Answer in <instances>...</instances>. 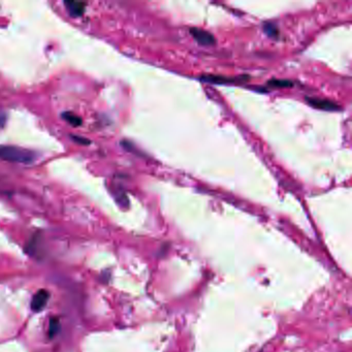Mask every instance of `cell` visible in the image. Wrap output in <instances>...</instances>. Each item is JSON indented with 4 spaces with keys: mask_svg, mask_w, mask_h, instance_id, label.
<instances>
[{
    "mask_svg": "<svg viewBox=\"0 0 352 352\" xmlns=\"http://www.w3.org/2000/svg\"><path fill=\"white\" fill-rule=\"evenodd\" d=\"M34 158L35 154L30 150L16 146H0V159L4 161L28 165Z\"/></svg>",
    "mask_w": 352,
    "mask_h": 352,
    "instance_id": "1",
    "label": "cell"
},
{
    "mask_svg": "<svg viewBox=\"0 0 352 352\" xmlns=\"http://www.w3.org/2000/svg\"><path fill=\"white\" fill-rule=\"evenodd\" d=\"M4 116H0V126H2L3 123H4Z\"/></svg>",
    "mask_w": 352,
    "mask_h": 352,
    "instance_id": "11",
    "label": "cell"
},
{
    "mask_svg": "<svg viewBox=\"0 0 352 352\" xmlns=\"http://www.w3.org/2000/svg\"><path fill=\"white\" fill-rule=\"evenodd\" d=\"M263 30H265V32L271 37H277L278 36V29H277V27L275 26L274 24L267 23L265 25V27H263Z\"/></svg>",
    "mask_w": 352,
    "mask_h": 352,
    "instance_id": "8",
    "label": "cell"
},
{
    "mask_svg": "<svg viewBox=\"0 0 352 352\" xmlns=\"http://www.w3.org/2000/svg\"><path fill=\"white\" fill-rule=\"evenodd\" d=\"M62 117H63L71 125H74V126H79V125L82 123L81 118L71 114V113H64V114L62 115Z\"/></svg>",
    "mask_w": 352,
    "mask_h": 352,
    "instance_id": "7",
    "label": "cell"
},
{
    "mask_svg": "<svg viewBox=\"0 0 352 352\" xmlns=\"http://www.w3.org/2000/svg\"><path fill=\"white\" fill-rule=\"evenodd\" d=\"M50 298V293L46 289H41V291L37 292L31 300V309L34 312H40L42 311Z\"/></svg>",
    "mask_w": 352,
    "mask_h": 352,
    "instance_id": "2",
    "label": "cell"
},
{
    "mask_svg": "<svg viewBox=\"0 0 352 352\" xmlns=\"http://www.w3.org/2000/svg\"><path fill=\"white\" fill-rule=\"evenodd\" d=\"M60 329V322L58 320V318L53 317L50 319V326H49V335L50 337H54L56 336V334L59 332Z\"/></svg>",
    "mask_w": 352,
    "mask_h": 352,
    "instance_id": "6",
    "label": "cell"
},
{
    "mask_svg": "<svg viewBox=\"0 0 352 352\" xmlns=\"http://www.w3.org/2000/svg\"><path fill=\"white\" fill-rule=\"evenodd\" d=\"M269 85L273 87H291L293 84L292 82L286 80H274V81H270Z\"/></svg>",
    "mask_w": 352,
    "mask_h": 352,
    "instance_id": "9",
    "label": "cell"
},
{
    "mask_svg": "<svg viewBox=\"0 0 352 352\" xmlns=\"http://www.w3.org/2000/svg\"><path fill=\"white\" fill-rule=\"evenodd\" d=\"M190 34L193 36V39L202 46H212L215 44V39H214V36L205 30L192 28L190 29Z\"/></svg>",
    "mask_w": 352,
    "mask_h": 352,
    "instance_id": "3",
    "label": "cell"
},
{
    "mask_svg": "<svg viewBox=\"0 0 352 352\" xmlns=\"http://www.w3.org/2000/svg\"><path fill=\"white\" fill-rule=\"evenodd\" d=\"M68 11L72 16H81L85 10V4L80 2H65Z\"/></svg>",
    "mask_w": 352,
    "mask_h": 352,
    "instance_id": "5",
    "label": "cell"
},
{
    "mask_svg": "<svg viewBox=\"0 0 352 352\" xmlns=\"http://www.w3.org/2000/svg\"><path fill=\"white\" fill-rule=\"evenodd\" d=\"M308 103L316 109L322 110V111H338L339 106L336 105L335 103L331 102L328 99H321V98H307Z\"/></svg>",
    "mask_w": 352,
    "mask_h": 352,
    "instance_id": "4",
    "label": "cell"
},
{
    "mask_svg": "<svg viewBox=\"0 0 352 352\" xmlns=\"http://www.w3.org/2000/svg\"><path fill=\"white\" fill-rule=\"evenodd\" d=\"M72 139L74 140V142H77L79 144H82V145H88V144H90L89 140H87V139H84V137H79V136H72Z\"/></svg>",
    "mask_w": 352,
    "mask_h": 352,
    "instance_id": "10",
    "label": "cell"
}]
</instances>
